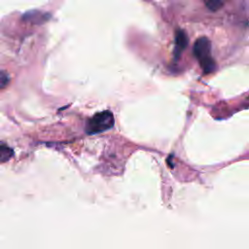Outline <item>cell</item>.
I'll use <instances>...</instances> for the list:
<instances>
[{
	"label": "cell",
	"mask_w": 249,
	"mask_h": 249,
	"mask_svg": "<svg viewBox=\"0 0 249 249\" xmlns=\"http://www.w3.org/2000/svg\"><path fill=\"white\" fill-rule=\"evenodd\" d=\"M194 54L198 59L204 73L208 74L216 69V64L211 56V43L208 38L200 37L194 45Z\"/></svg>",
	"instance_id": "1"
},
{
	"label": "cell",
	"mask_w": 249,
	"mask_h": 249,
	"mask_svg": "<svg viewBox=\"0 0 249 249\" xmlns=\"http://www.w3.org/2000/svg\"><path fill=\"white\" fill-rule=\"evenodd\" d=\"M114 125V116L110 111H102L96 113L87 124L86 130L89 134H95L107 129Z\"/></svg>",
	"instance_id": "2"
},
{
	"label": "cell",
	"mask_w": 249,
	"mask_h": 249,
	"mask_svg": "<svg viewBox=\"0 0 249 249\" xmlns=\"http://www.w3.org/2000/svg\"><path fill=\"white\" fill-rule=\"evenodd\" d=\"M189 39H188V35L184 30L178 29L175 33V55L179 56L180 53L186 49L187 45H188Z\"/></svg>",
	"instance_id": "3"
},
{
	"label": "cell",
	"mask_w": 249,
	"mask_h": 249,
	"mask_svg": "<svg viewBox=\"0 0 249 249\" xmlns=\"http://www.w3.org/2000/svg\"><path fill=\"white\" fill-rule=\"evenodd\" d=\"M204 3L211 11H217L223 6V0H204Z\"/></svg>",
	"instance_id": "4"
},
{
	"label": "cell",
	"mask_w": 249,
	"mask_h": 249,
	"mask_svg": "<svg viewBox=\"0 0 249 249\" xmlns=\"http://www.w3.org/2000/svg\"><path fill=\"white\" fill-rule=\"evenodd\" d=\"M12 156H13V151L10 148L0 145V160L5 161L9 160Z\"/></svg>",
	"instance_id": "5"
},
{
	"label": "cell",
	"mask_w": 249,
	"mask_h": 249,
	"mask_svg": "<svg viewBox=\"0 0 249 249\" xmlns=\"http://www.w3.org/2000/svg\"><path fill=\"white\" fill-rule=\"evenodd\" d=\"M9 82H10V78L8 74L5 71L0 70V90L5 89L8 86Z\"/></svg>",
	"instance_id": "6"
}]
</instances>
